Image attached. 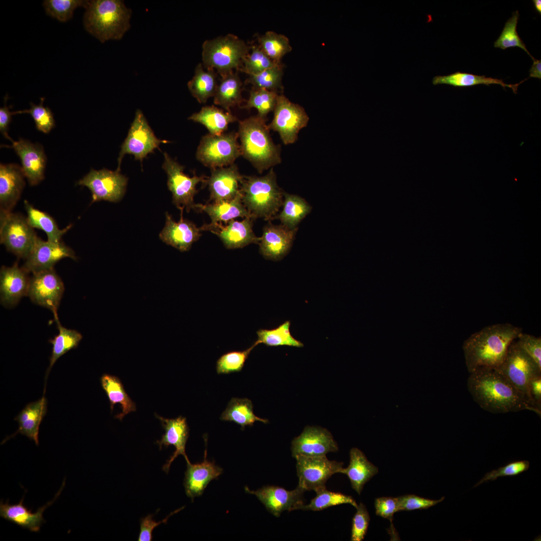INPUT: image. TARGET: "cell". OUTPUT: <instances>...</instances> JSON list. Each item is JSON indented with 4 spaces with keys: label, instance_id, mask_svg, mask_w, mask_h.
I'll return each instance as SVG.
<instances>
[{
    "label": "cell",
    "instance_id": "6da1fadb",
    "mask_svg": "<svg viewBox=\"0 0 541 541\" xmlns=\"http://www.w3.org/2000/svg\"><path fill=\"white\" fill-rule=\"evenodd\" d=\"M467 387L474 401L489 412L528 410L539 415L525 397L495 369L480 368L470 373Z\"/></svg>",
    "mask_w": 541,
    "mask_h": 541
},
{
    "label": "cell",
    "instance_id": "7a4b0ae2",
    "mask_svg": "<svg viewBox=\"0 0 541 541\" xmlns=\"http://www.w3.org/2000/svg\"><path fill=\"white\" fill-rule=\"evenodd\" d=\"M521 332L520 328L504 323L486 326L470 335L462 345L469 373L480 368H497L509 345Z\"/></svg>",
    "mask_w": 541,
    "mask_h": 541
},
{
    "label": "cell",
    "instance_id": "3957f363",
    "mask_svg": "<svg viewBox=\"0 0 541 541\" xmlns=\"http://www.w3.org/2000/svg\"><path fill=\"white\" fill-rule=\"evenodd\" d=\"M83 25L101 43L119 40L130 27L132 11L123 1H87Z\"/></svg>",
    "mask_w": 541,
    "mask_h": 541
},
{
    "label": "cell",
    "instance_id": "277c9868",
    "mask_svg": "<svg viewBox=\"0 0 541 541\" xmlns=\"http://www.w3.org/2000/svg\"><path fill=\"white\" fill-rule=\"evenodd\" d=\"M265 121L257 115L239 121L237 132L241 155L259 173L281 162L280 147L273 142Z\"/></svg>",
    "mask_w": 541,
    "mask_h": 541
},
{
    "label": "cell",
    "instance_id": "5b68a950",
    "mask_svg": "<svg viewBox=\"0 0 541 541\" xmlns=\"http://www.w3.org/2000/svg\"><path fill=\"white\" fill-rule=\"evenodd\" d=\"M241 200L253 219H275L282 206L284 191L279 186L273 168L263 176H243Z\"/></svg>",
    "mask_w": 541,
    "mask_h": 541
},
{
    "label": "cell",
    "instance_id": "8992f818",
    "mask_svg": "<svg viewBox=\"0 0 541 541\" xmlns=\"http://www.w3.org/2000/svg\"><path fill=\"white\" fill-rule=\"evenodd\" d=\"M202 48L203 66L216 70L221 77L233 70L239 71L250 50V46L231 34L206 40Z\"/></svg>",
    "mask_w": 541,
    "mask_h": 541
},
{
    "label": "cell",
    "instance_id": "52a82bcc",
    "mask_svg": "<svg viewBox=\"0 0 541 541\" xmlns=\"http://www.w3.org/2000/svg\"><path fill=\"white\" fill-rule=\"evenodd\" d=\"M238 138L233 132L202 136L196 152L197 160L211 170L233 164L241 155Z\"/></svg>",
    "mask_w": 541,
    "mask_h": 541
},
{
    "label": "cell",
    "instance_id": "ba28073f",
    "mask_svg": "<svg viewBox=\"0 0 541 541\" xmlns=\"http://www.w3.org/2000/svg\"><path fill=\"white\" fill-rule=\"evenodd\" d=\"M495 369L525 397L530 404L528 384L531 378L541 374V368L517 341H513L510 344L503 362Z\"/></svg>",
    "mask_w": 541,
    "mask_h": 541
},
{
    "label": "cell",
    "instance_id": "9c48e42d",
    "mask_svg": "<svg viewBox=\"0 0 541 541\" xmlns=\"http://www.w3.org/2000/svg\"><path fill=\"white\" fill-rule=\"evenodd\" d=\"M37 237L27 217L20 213L0 211V242L8 250L26 259Z\"/></svg>",
    "mask_w": 541,
    "mask_h": 541
},
{
    "label": "cell",
    "instance_id": "30bf717a",
    "mask_svg": "<svg viewBox=\"0 0 541 541\" xmlns=\"http://www.w3.org/2000/svg\"><path fill=\"white\" fill-rule=\"evenodd\" d=\"M163 155L162 168L167 176V184L172 194V202L180 210L185 209L189 212L194 209V197L198 191L197 185L200 182L204 184L207 177L196 175L190 177L184 173L183 166L167 153L164 152Z\"/></svg>",
    "mask_w": 541,
    "mask_h": 541
},
{
    "label": "cell",
    "instance_id": "8fae6325",
    "mask_svg": "<svg viewBox=\"0 0 541 541\" xmlns=\"http://www.w3.org/2000/svg\"><path fill=\"white\" fill-rule=\"evenodd\" d=\"M274 112L273 120L268 125L269 129L279 133L284 144L295 143L299 132L307 125L309 120L304 109L290 101L283 94H279Z\"/></svg>",
    "mask_w": 541,
    "mask_h": 541
},
{
    "label": "cell",
    "instance_id": "7c38bea8",
    "mask_svg": "<svg viewBox=\"0 0 541 541\" xmlns=\"http://www.w3.org/2000/svg\"><path fill=\"white\" fill-rule=\"evenodd\" d=\"M167 142L168 141L156 137L143 112L137 110L128 135L121 146L116 170L120 171V165L125 155H133L135 160L142 163L143 159L149 153L153 152L154 149L158 148L161 143Z\"/></svg>",
    "mask_w": 541,
    "mask_h": 541
},
{
    "label": "cell",
    "instance_id": "4fadbf2b",
    "mask_svg": "<svg viewBox=\"0 0 541 541\" xmlns=\"http://www.w3.org/2000/svg\"><path fill=\"white\" fill-rule=\"evenodd\" d=\"M127 182V177L120 173V171L92 168L77 184L90 190L92 203L101 200L112 202L120 201L126 192Z\"/></svg>",
    "mask_w": 541,
    "mask_h": 541
},
{
    "label": "cell",
    "instance_id": "5bb4252c",
    "mask_svg": "<svg viewBox=\"0 0 541 541\" xmlns=\"http://www.w3.org/2000/svg\"><path fill=\"white\" fill-rule=\"evenodd\" d=\"M296 469L298 486L305 491L325 487L327 481L334 474L340 473L343 463L329 460L326 455L297 456Z\"/></svg>",
    "mask_w": 541,
    "mask_h": 541
},
{
    "label": "cell",
    "instance_id": "9a60e30c",
    "mask_svg": "<svg viewBox=\"0 0 541 541\" xmlns=\"http://www.w3.org/2000/svg\"><path fill=\"white\" fill-rule=\"evenodd\" d=\"M64 290L62 280L53 268L33 274L28 296L34 303L51 310L55 317Z\"/></svg>",
    "mask_w": 541,
    "mask_h": 541
},
{
    "label": "cell",
    "instance_id": "2e32d148",
    "mask_svg": "<svg viewBox=\"0 0 541 541\" xmlns=\"http://www.w3.org/2000/svg\"><path fill=\"white\" fill-rule=\"evenodd\" d=\"M67 257L77 259L74 251L62 241H44L37 237L23 267L28 273L34 274L53 268L59 261Z\"/></svg>",
    "mask_w": 541,
    "mask_h": 541
},
{
    "label": "cell",
    "instance_id": "e0dca14e",
    "mask_svg": "<svg viewBox=\"0 0 541 541\" xmlns=\"http://www.w3.org/2000/svg\"><path fill=\"white\" fill-rule=\"evenodd\" d=\"M244 489L245 492L255 495L267 510L276 517H279L285 510L299 509L305 504V491L298 485L292 490L273 485L263 486L255 491L246 486Z\"/></svg>",
    "mask_w": 541,
    "mask_h": 541
},
{
    "label": "cell",
    "instance_id": "ac0fdd59",
    "mask_svg": "<svg viewBox=\"0 0 541 541\" xmlns=\"http://www.w3.org/2000/svg\"><path fill=\"white\" fill-rule=\"evenodd\" d=\"M251 217L240 221L232 219L225 223L204 224L202 230L209 231L216 235L228 249L242 248L251 243L258 244L260 237H256L252 230Z\"/></svg>",
    "mask_w": 541,
    "mask_h": 541
},
{
    "label": "cell",
    "instance_id": "d6986e66",
    "mask_svg": "<svg viewBox=\"0 0 541 541\" xmlns=\"http://www.w3.org/2000/svg\"><path fill=\"white\" fill-rule=\"evenodd\" d=\"M292 453L294 458L299 455L319 456L330 452H336L338 446L331 433L320 427L307 426L292 442Z\"/></svg>",
    "mask_w": 541,
    "mask_h": 541
},
{
    "label": "cell",
    "instance_id": "ffe728a7",
    "mask_svg": "<svg viewBox=\"0 0 541 541\" xmlns=\"http://www.w3.org/2000/svg\"><path fill=\"white\" fill-rule=\"evenodd\" d=\"M11 146H5L13 148L19 157L29 183L31 186L38 184L45 177L47 157L44 147L40 143H33L24 139L13 140Z\"/></svg>",
    "mask_w": 541,
    "mask_h": 541
},
{
    "label": "cell",
    "instance_id": "44dd1931",
    "mask_svg": "<svg viewBox=\"0 0 541 541\" xmlns=\"http://www.w3.org/2000/svg\"><path fill=\"white\" fill-rule=\"evenodd\" d=\"M243 176L234 163L211 169L210 175L207 177L204 183L210 192L209 201L229 200L240 194Z\"/></svg>",
    "mask_w": 541,
    "mask_h": 541
},
{
    "label": "cell",
    "instance_id": "7402d4cb",
    "mask_svg": "<svg viewBox=\"0 0 541 541\" xmlns=\"http://www.w3.org/2000/svg\"><path fill=\"white\" fill-rule=\"evenodd\" d=\"M183 210H180V218L174 220L168 212L165 213V224L160 233V239L181 252L189 250L192 244L201 236V227H198L192 221L183 217Z\"/></svg>",
    "mask_w": 541,
    "mask_h": 541
},
{
    "label": "cell",
    "instance_id": "603a6c76",
    "mask_svg": "<svg viewBox=\"0 0 541 541\" xmlns=\"http://www.w3.org/2000/svg\"><path fill=\"white\" fill-rule=\"evenodd\" d=\"M298 228L291 229L283 224L270 222L263 230L258 243L260 253L267 259L278 261L289 252Z\"/></svg>",
    "mask_w": 541,
    "mask_h": 541
},
{
    "label": "cell",
    "instance_id": "cb8c5ba5",
    "mask_svg": "<svg viewBox=\"0 0 541 541\" xmlns=\"http://www.w3.org/2000/svg\"><path fill=\"white\" fill-rule=\"evenodd\" d=\"M28 273L17 263L0 270L1 303L7 308L16 306L20 300L28 296L30 283Z\"/></svg>",
    "mask_w": 541,
    "mask_h": 541
},
{
    "label": "cell",
    "instance_id": "d4e9b609",
    "mask_svg": "<svg viewBox=\"0 0 541 541\" xmlns=\"http://www.w3.org/2000/svg\"><path fill=\"white\" fill-rule=\"evenodd\" d=\"M65 484V479L64 480L60 490L56 494L53 499L39 508L36 512H32V510L28 509L24 505L25 494L20 501L15 504H11L9 503L8 501L4 502L3 500H1L0 516L22 528L27 529L32 532H39L42 524L46 522L43 517L44 511L60 496Z\"/></svg>",
    "mask_w": 541,
    "mask_h": 541
},
{
    "label": "cell",
    "instance_id": "484cf974",
    "mask_svg": "<svg viewBox=\"0 0 541 541\" xmlns=\"http://www.w3.org/2000/svg\"><path fill=\"white\" fill-rule=\"evenodd\" d=\"M156 418L160 420L161 425L165 430V433L160 440H157L156 443L159 446L160 450L163 447H168L173 445L175 451L164 465L163 469L167 473L174 460L180 455L184 456L186 461H189L185 453V447L189 436V428L185 417L180 416L174 419H167L155 414Z\"/></svg>",
    "mask_w": 541,
    "mask_h": 541
},
{
    "label": "cell",
    "instance_id": "4316f807",
    "mask_svg": "<svg viewBox=\"0 0 541 541\" xmlns=\"http://www.w3.org/2000/svg\"><path fill=\"white\" fill-rule=\"evenodd\" d=\"M25 177L19 165L1 163L0 211L12 212L25 186Z\"/></svg>",
    "mask_w": 541,
    "mask_h": 541
},
{
    "label": "cell",
    "instance_id": "83f0119b",
    "mask_svg": "<svg viewBox=\"0 0 541 541\" xmlns=\"http://www.w3.org/2000/svg\"><path fill=\"white\" fill-rule=\"evenodd\" d=\"M206 456V448L202 462L192 464L190 461L186 462L183 485L186 495L192 500L194 497L201 495L209 483L217 478L223 472L221 467L207 460Z\"/></svg>",
    "mask_w": 541,
    "mask_h": 541
},
{
    "label": "cell",
    "instance_id": "f1b7e54d",
    "mask_svg": "<svg viewBox=\"0 0 541 541\" xmlns=\"http://www.w3.org/2000/svg\"><path fill=\"white\" fill-rule=\"evenodd\" d=\"M47 400L44 396L39 400L30 403L15 418L19 423L18 430L13 435L5 439L4 443L18 433L25 435L39 445V426L47 412Z\"/></svg>",
    "mask_w": 541,
    "mask_h": 541
},
{
    "label": "cell",
    "instance_id": "f546056e",
    "mask_svg": "<svg viewBox=\"0 0 541 541\" xmlns=\"http://www.w3.org/2000/svg\"><path fill=\"white\" fill-rule=\"evenodd\" d=\"M378 472V468L367 459L362 451L355 447L350 451L349 465L340 471L348 477L352 487L359 495L365 483Z\"/></svg>",
    "mask_w": 541,
    "mask_h": 541
},
{
    "label": "cell",
    "instance_id": "4dcf8cb0",
    "mask_svg": "<svg viewBox=\"0 0 541 541\" xmlns=\"http://www.w3.org/2000/svg\"><path fill=\"white\" fill-rule=\"evenodd\" d=\"M194 210L207 213L212 223H225L238 217H250L242 202L241 193L229 200L212 202L205 204H195Z\"/></svg>",
    "mask_w": 541,
    "mask_h": 541
},
{
    "label": "cell",
    "instance_id": "1f68e13d",
    "mask_svg": "<svg viewBox=\"0 0 541 541\" xmlns=\"http://www.w3.org/2000/svg\"><path fill=\"white\" fill-rule=\"evenodd\" d=\"M188 119L203 125L209 134L214 135L224 133L229 124L238 121L237 117L230 111H224L213 105L203 107L199 112L192 114Z\"/></svg>",
    "mask_w": 541,
    "mask_h": 541
},
{
    "label": "cell",
    "instance_id": "d6a6232c",
    "mask_svg": "<svg viewBox=\"0 0 541 541\" xmlns=\"http://www.w3.org/2000/svg\"><path fill=\"white\" fill-rule=\"evenodd\" d=\"M238 71L232 72L221 77L213 96L214 104L219 105L226 111H230V108L246 101L242 97L244 88L239 78Z\"/></svg>",
    "mask_w": 541,
    "mask_h": 541
},
{
    "label": "cell",
    "instance_id": "836d02e7",
    "mask_svg": "<svg viewBox=\"0 0 541 541\" xmlns=\"http://www.w3.org/2000/svg\"><path fill=\"white\" fill-rule=\"evenodd\" d=\"M100 381L110 402L111 411L115 404L119 403L121 405L122 412L116 415V418L121 421L125 415L136 411L135 403L126 393L123 384L118 377L105 374L101 377Z\"/></svg>",
    "mask_w": 541,
    "mask_h": 541
},
{
    "label": "cell",
    "instance_id": "e575fe53",
    "mask_svg": "<svg viewBox=\"0 0 541 541\" xmlns=\"http://www.w3.org/2000/svg\"><path fill=\"white\" fill-rule=\"evenodd\" d=\"M527 79L515 84H507L502 79H498L485 76H479L472 74L456 72L446 76H436L432 79V84L434 85L447 84L454 87H465L477 85L497 84L504 89L506 87L511 88L514 93H516L519 85Z\"/></svg>",
    "mask_w": 541,
    "mask_h": 541
},
{
    "label": "cell",
    "instance_id": "d590c367",
    "mask_svg": "<svg viewBox=\"0 0 541 541\" xmlns=\"http://www.w3.org/2000/svg\"><path fill=\"white\" fill-rule=\"evenodd\" d=\"M283 209L275 219L291 229L298 228L299 223L311 212L312 207L303 198L284 192Z\"/></svg>",
    "mask_w": 541,
    "mask_h": 541
},
{
    "label": "cell",
    "instance_id": "8d00e7d4",
    "mask_svg": "<svg viewBox=\"0 0 541 541\" xmlns=\"http://www.w3.org/2000/svg\"><path fill=\"white\" fill-rule=\"evenodd\" d=\"M217 85L214 70H204L200 63L196 65L194 76L187 83L191 94L201 104L214 96Z\"/></svg>",
    "mask_w": 541,
    "mask_h": 541
},
{
    "label": "cell",
    "instance_id": "74e56055",
    "mask_svg": "<svg viewBox=\"0 0 541 541\" xmlns=\"http://www.w3.org/2000/svg\"><path fill=\"white\" fill-rule=\"evenodd\" d=\"M221 420L234 422L243 430L246 426H251L258 421L266 423L268 420L256 416L253 411V404L248 398H232L225 410L222 413Z\"/></svg>",
    "mask_w": 541,
    "mask_h": 541
},
{
    "label": "cell",
    "instance_id": "f35d334b",
    "mask_svg": "<svg viewBox=\"0 0 541 541\" xmlns=\"http://www.w3.org/2000/svg\"><path fill=\"white\" fill-rule=\"evenodd\" d=\"M27 211V219L29 224L33 228L40 229L47 234L48 240L52 242L61 241L62 236L72 227L70 224L66 228L60 229L53 218L47 213L35 208L27 200L24 201Z\"/></svg>",
    "mask_w": 541,
    "mask_h": 541
},
{
    "label": "cell",
    "instance_id": "ab89813d",
    "mask_svg": "<svg viewBox=\"0 0 541 541\" xmlns=\"http://www.w3.org/2000/svg\"><path fill=\"white\" fill-rule=\"evenodd\" d=\"M54 319L59 333L53 339L49 340L53 347L50 364L46 374V379H47L49 373L56 361L70 350L76 348L83 338L81 333L77 331L63 326L59 321L58 316L55 317Z\"/></svg>",
    "mask_w": 541,
    "mask_h": 541
},
{
    "label": "cell",
    "instance_id": "60d3db41",
    "mask_svg": "<svg viewBox=\"0 0 541 541\" xmlns=\"http://www.w3.org/2000/svg\"><path fill=\"white\" fill-rule=\"evenodd\" d=\"M291 322L287 321L272 329H260L257 331L256 345L263 344L268 347L287 346L301 348L304 344L294 338L290 332Z\"/></svg>",
    "mask_w": 541,
    "mask_h": 541
},
{
    "label": "cell",
    "instance_id": "b9f144b4",
    "mask_svg": "<svg viewBox=\"0 0 541 541\" xmlns=\"http://www.w3.org/2000/svg\"><path fill=\"white\" fill-rule=\"evenodd\" d=\"M258 45L274 62L281 63L282 58L292 51L288 37L273 31H267L257 37Z\"/></svg>",
    "mask_w": 541,
    "mask_h": 541
},
{
    "label": "cell",
    "instance_id": "7bdbcfd3",
    "mask_svg": "<svg viewBox=\"0 0 541 541\" xmlns=\"http://www.w3.org/2000/svg\"><path fill=\"white\" fill-rule=\"evenodd\" d=\"M316 496L308 504H304L299 509L303 510L320 511L328 507L342 504H350L356 508L358 506L355 499L351 496L340 492L328 490L325 487L317 491Z\"/></svg>",
    "mask_w": 541,
    "mask_h": 541
},
{
    "label": "cell",
    "instance_id": "ee69618b",
    "mask_svg": "<svg viewBox=\"0 0 541 541\" xmlns=\"http://www.w3.org/2000/svg\"><path fill=\"white\" fill-rule=\"evenodd\" d=\"M284 65L281 63L269 68L258 74L249 75L245 84H251L252 88L264 89L279 94L283 91L282 77Z\"/></svg>",
    "mask_w": 541,
    "mask_h": 541
},
{
    "label": "cell",
    "instance_id": "f6af8a7d",
    "mask_svg": "<svg viewBox=\"0 0 541 541\" xmlns=\"http://www.w3.org/2000/svg\"><path fill=\"white\" fill-rule=\"evenodd\" d=\"M279 94L274 91L252 87L248 100L240 107L246 109L254 108L258 111V116L266 119V115L274 111Z\"/></svg>",
    "mask_w": 541,
    "mask_h": 541
},
{
    "label": "cell",
    "instance_id": "bcb514c9",
    "mask_svg": "<svg viewBox=\"0 0 541 541\" xmlns=\"http://www.w3.org/2000/svg\"><path fill=\"white\" fill-rule=\"evenodd\" d=\"M256 346L254 343L244 350L230 351L221 355L216 361L217 373L228 374L241 371L250 352Z\"/></svg>",
    "mask_w": 541,
    "mask_h": 541
},
{
    "label": "cell",
    "instance_id": "7dc6e473",
    "mask_svg": "<svg viewBox=\"0 0 541 541\" xmlns=\"http://www.w3.org/2000/svg\"><path fill=\"white\" fill-rule=\"evenodd\" d=\"M519 15L518 11L512 14L505 24L503 30L497 40L494 42V47L505 50L510 47H517L524 50L534 61V59L527 50L525 45L519 37L516 27Z\"/></svg>",
    "mask_w": 541,
    "mask_h": 541
},
{
    "label": "cell",
    "instance_id": "c3c4849f",
    "mask_svg": "<svg viewBox=\"0 0 541 541\" xmlns=\"http://www.w3.org/2000/svg\"><path fill=\"white\" fill-rule=\"evenodd\" d=\"M250 53L244 58L239 71L248 75H257L278 64L269 58L257 44L250 45ZM282 63V62H281Z\"/></svg>",
    "mask_w": 541,
    "mask_h": 541
},
{
    "label": "cell",
    "instance_id": "681fc988",
    "mask_svg": "<svg viewBox=\"0 0 541 541\" xmlns=\"http://www.w3.org/2000/svg\"><path fill=\"white\" fill-rule=\"evenodd\" d=\"M87 1L45 0L43 5L47 15L65 22L70 20L75 10L80 7L85 8Z\"/></svg>",
    "mask_w": 541,
    "mask_h": 541
},
{
    "label": "cell",
    "instance_id": "f907efd6",
    "mask_svg": "<svg viewBox=\"0 0 541 541\" xmlns=\"http://www.w3.org/2000/svg\"><path fill=\"white\" fill-rule=\"evenodd\" d=\"M44 98H41L39 105L30 103L29 109L13 112L14 115L22 113H28L31 115L36 124L38 130L48 133L55 126V121L51 109L43 105Z\"/></svg>",
    "mask_w": 541,
    "mask_h": 541
},
{
    "label": "cell",
    "instance_id": "816d5d0a",
    "mask_svg": "<svg viewBox=\"0 0 541 541\" xmlns=\"http://www.w3.org/2000/svg\"><path fill=\"white\" fill-rule=\"evenodd\" d=\"M530 463L527 460H518L510 462L503 466L500 467L496 470H493L486 473L473 487L488 482L494 481L498 477L504 476H513L527 471L529 468Z\"/></svg>",
    "mask_w": 541,
    "mask_h": 541
},
{
    "label": "cell",
    "instance_id": "f5cc1de1",
    "mask_svg": "<svg viewBox=\"0 0 541 541\" xmlns=\"http://www.w3.org/2000/svg\"><path fill=\"white\" fill-rule=\"evenodd\" d=\"M356 509L352 519L351 540L362 541L366 534L370 518L363 503L361 502Z\"/></svg>",
    "mask_w": 541,
    "mask_h": 541
},
{
    "label": "cell",
    "instance_id": "db71d44e",
    "mask_svg": "<svg viewBox=\"0 0 541 541\" xmlns=\"http://www.w3.org/2000/svg\"><path fill=\"white\" fill-rule=\"evenodd\" d=\"M398 498V511L425 509L442 501L443 496L438 500L425 498L414 494H407Z\"/></svg>",
    "mask_w": 541,
    "mask_h": 541
},
{
    "label": "cell",
    "instance_id": "11a10c76",
    "mask_svg": "<svg viewBox=\"0 0 541 541\" xmlns=\"http://www.w3.org/2000/svg\"><path fill=\"white\" fill-rule=\"evenodd\" d=\"M519 346L541 368V338L521 332L517 337Z\"/></svg>",
    "mask_w": 541,
    "mask_h": 541
},
{
    "label": "cell",
    "instance_id": "9f6ffc18",
    "mask_svg": "<svg viewBox=\"0 0 541 541\" xmlns=\"http://www.w3.org/2000/svg\"><path fill=\"white\" fill-rule=\"evenodd\" d=\"M374 505L376 515L389 519L392 523L394 514L398 512V498L378 497L375 499Z\"/></svg>",
    "mask_w": 541,
    "mask_h": 541
},
{
    "label": "cell",
    "instance_id": "6f0895ef",
    "mask_svg": "<svg viewBox=\"0 0 541 541\" xmlns=\"http://www.w3.org/2000/svg\"><path fill=\"white\" fill-rule=\"evenodd\" d=\"M182 508L175 510L169 514L165 518L160 521L156 522L152 518L153 515L149 514L140 520V532L138 538V541H150L152 539V531L154 529L162 523H166L168 518L173 514L176 513Z\"/></svg>",
    "mask_w": 541,
    "mask_h": 541
},
{
    "label": "cell",
    "instance_id": "680465c9",
    "mask_svg": "<svg viewBox=\"0 0 541 541\" xmlns=\"http://www.w3.org/2000/svg\"><path fill=\"white\" fill-rule=\"evenodd\" d=\"M528 400L530 404L541 414V374L533 377L528 386Z\"/></svg>",
    "mask_w": 541,
    "mask_h": 541
},
{
    "label": "cell",
    "instance_id": "91938a15",
    "mask_svg": "<svg viewBox=\"0 0 541 541\" xmlns=\"http://www.w3.org/2000/svg\"><path fill=\"white\" fill-rule=\"evenodd\" d=\"M8 96L5 97V103L3 107L0 108V131L2 135L11 142L13 141L9 136L8 131L9 125L11 122L12 116L14 115L13 112H11L10 107L7 105Z\"/></svg>",
    "mask_w": 541,
    "mask_h": 541
},
{
    "label": "cell",
    "instance_id": "94428289",
    "mask_svg": "<svg viewBox=\"0 0 541 541\" xmlns=\"http://www.w3.org/2000/svg\"><path fill=\"white\" fill-rule=\"evenodd\" d=\"M529 77L541 79V61L535 59L529 70Z\"/></svg>",
    "mask_w": 541,
    "mask_h": 541
},
{
    "label": "cell",
    "instance_id": "6125c7cd",
    "mask_svg": "<svg viewBox=\"0 0 541 541\" xmlns=\"http://www.w3.org/2000/svg\"><path fill=\"white\" fill-rule=\"evenodd\" d=\"M535 10L539 13L541 14V1L540 0H533L532 1Z\"/></svg>",
    "mask_w": 541,
    "mask_h": 541
}]
</instances>
